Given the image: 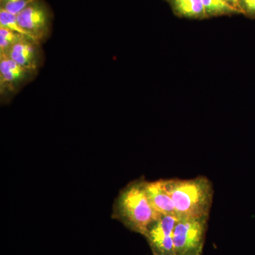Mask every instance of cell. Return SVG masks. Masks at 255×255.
Here are the masks:
<instances>
[{"instance_id":"8992f818","label":"cell","mask_w":255,"mask_h":255,"mask_svg":"<svg viewBox=\"0 0 255 255\" xmlns=\"http://www.w3.org/2000/svg\"><path fill=\"white\" fill-rule=\"evenodd\" d=\"M177 217L161 216L147 228L144 237L152 255H174L173 231Z\"/></svg>"},{"instance_id":"6da1fadb","label":"cell","mask_w":255,"mask_h":255,"mask_svg":"<svg viewBox=\"0 0 255 255\" xmlns=\"http://www.w3.org/2000/svg\"><path fill=\"white\" fill-rule=\"evenodd\" d=\"M177 218L209 219L214 201L212 182L204 176L189 179H164Z\"/></svg>"},{"instance_id":"ba28073f","label":"cell","mask_w":255,"mask_h":255,"mask_svg":"<svg viewBox=\"0 0 255 255\" xmlns=\"http://www.w3.org/2000/svg\"><path fill=\"white\" fill-rule=\"evenodd\" d=\"M147 198L155 211L162 216L177 217L173 200L164 185V179L148 182L145 181Z\"/></svg>"},{"instance_id":"8fae6325","label":"cell","mask_w":255,"mask_h":255,"mask_svg":"<svg viewBox=\"0 0 255 255\" xmlns=\"http://www.w3.org/2000/svg\"><path fill=\"white\" fill-rule=\"evenodd\" d=\"M25 36L26 35L0 26V55L4 54L10 47Z\"/></svg>"},{"instance_id":"5b68a950","label":"cell","mask_w":255,"mask_h":255,"mask_svg":"<svg viewBox=\"0 0 255 255\" xmlns=\"http://www.w3.org/2000/svg\"><path fill=\"white\" fill-rule=\"evenodd\" d=\"M37 72L21 67L4 55H0V97L7 102L36 76Z\"/></svg>"},{"instance_id":"4fadbf2b","label":"cell","mask_w":255,"mask_h":255,"mask_svg":"<svg viewBox=\"0 0 255 255\" xmlns=\"http://www.w3.org/2000/svg\"><path fill=\"white\" fill-rule=\"evenodd\" d=\"M34 0H0V9L18 15Z\"/></svg>"},{"instance_id":"52a82bcc","label":"cell","mask_w":255,"mask_h":255,"mask_svg":"<svg viewBox=\"0 0 255 255\" xmlns=\"http://www.w3.org/2000/svg\"><path fill=\"white\" fill-rule=\"evenodd\" d=\"M41 43L26 36L6 50L7 56L23 68L38 73L43 64V51Z\"/></svg>"},{"instance_id":"277c9868","label":"cell","mask_w":255,"mask_h":255,"mask_svg":"<svg viewBox=\"0 0 255 255\" xmlns=\"http://www.w3.org/2000/svg\"><path fill=\"white\" fill-rule=\"evenodd\" d=\"M18 24L27 36L43 43L51 33L53 13L43 0H34L16 15Z\"/></svg>"},{"instance_id":"9a60e30c","label":"cell","mask_w":255,"mask_h":255,"mask_svg":"<svg viewBox=\"0 0 255 255\" xmlns=\"http://www.w3.org/2000/svg\"><path fill=\"white\" fill-rule=\"evenodd\" d=\"M226 1H227L228 4L231 5V6L236 8V9H238V11H240L239 8H238V0H226ZM240 12H241V11H240Z\"/></svg>"},{"instance_id":"30bf717a","label":"cell","mask_w":255,"mask_h":255,"mask_svg":"<svg viewBox=\"0 0 255 255\" xmlns=\"http://www.w3.org/2000/svg\"><path fill=\"white\" fill-rule=\"evenodd\" d=\"M206 17L241 14L238 9L230 5L226 0H203Z\"/></svg>"},{"instance_id":"7c38bea8","label":"cell","mask_w":255,"mask_h":255,"mask_svg":"<svg viewBox=\"0 0 255 255\" xmlns=\"http://www.w3.org/2000/svg\"><path fill=\"white\" fill-rule=\"evenodd\" d=\"M0 26L27 36L18 24L16 15L10 14L5 10L1 9H0Z\"/></svg>"},{"instance_id":"7a4b0ae2","label":"cell","mask_w":255,"mask_h":255,"mask_svg":"<svg viewBox=\"0 0 255 255\" xmlns=\"http://www.w3.org/2000/svg\"><path fill=\"white\" fill-rule=\"evenodd\" d=\"M145 179L129 183L120 191L113 206L112 216L128 229L144 236L147 228L160 217L151 205L145 188Z\"/></svg>"},{"instance_id":"5bb4252c","label":"cell","mask_w":255,"mask_h":255,"mask_svg":"<svg viewBox=\"0 0 255 255\" xmlns=\"http://www.w3.org/2000/svg\"><path fill=\"white\" fill-rule=\"evenodd\" d=\"M238 8L241 14L255 18V0H238Z\"/></svg>"},{"instance_id":"9c48e42d","label":"cell","mask_w":255,"mask_h":255,"mask_svg":"<svg viewBox=\"0 0 255 255\" xmlns=\"http://www.w3.org/2000/svg\"><path fill=\"white\" fill-rule=\"evenodd\" d=\"M168 2L174 14L180 17L207 18L203 0H168Z\"/></svg>"},{"instance_id":"3957f363","label":"cell","mask_w":255,"mask_h":255,"mask_svg":"<svg viewBox=\"0 0 255 255\" xmlns=\"http://www.w3.org/2000/svg\"><path fill=\"white\" fill-rule=\"evenodd\" d=\"M208 221L178 218L173 231L174 255H202Z\"/></svg>"}]
</instances>
